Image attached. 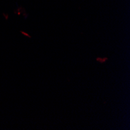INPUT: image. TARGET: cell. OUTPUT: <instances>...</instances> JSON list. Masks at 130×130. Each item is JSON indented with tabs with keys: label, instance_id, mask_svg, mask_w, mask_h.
Returning a JSON list of instances; mask_svg holds the SVG:
<instances>
[{
	"label": "cell",
	"instance_id": "6da1fadb",
	"mask_svg": "<svg viewBox=\"0 0 130 130\" xmlns=\"http://www.w3.org/2000/svg\"><path fill=\"white\" fill-rule=\"evenodd\" d=\"M108 60V58H97V61L98 62H101V63H103V62H105L106 61Z\"/></svg>",
	"mask_w": 130,
	"mask_h": 130
}]
</instances>
